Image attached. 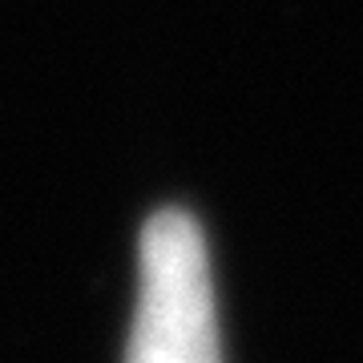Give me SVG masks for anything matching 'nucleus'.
Returning <instances> with one entry per match:
<instances>
[{"label": "nucleus", "instance_id": "1", "mask_svg": "<svg viewBox=\"0 0 363 363\" xmlns=\"http://www.w3.org/2000/svg\"><path fill=\"white\" fill-rule=\"evenodd\" d=\"M125 363H222L206 234L186 210H157L142 230Z\"/></svg>", "mask_w": 363, "mask_h": 363}]
</instances>
